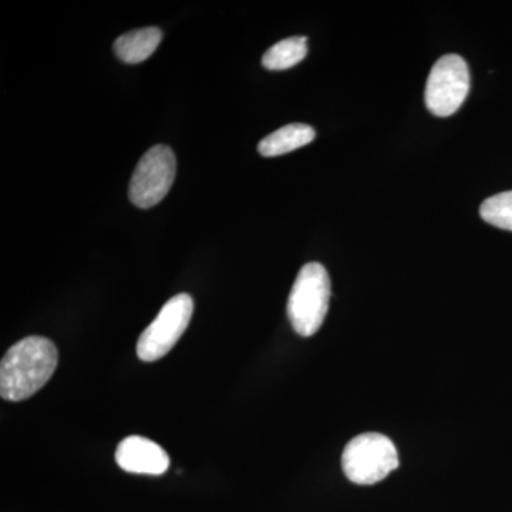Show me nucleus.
I'll list each match as a JSON object with an SVG mask.
<instances>
[{"label":"nucleus","mask_w":512,"mask_h":512,"mask_svg":"<svg viewBox=\"0 0 512 512\" xmlns=\"http://www.w3.org/2000/svg\"><path fill=\"white\" fill-rule=\"evenodd\" d=\"M163 40V32L158 28H144L124 33L114 42V53L121 62L143 63L153 56Z\"/></svg>","instance_id":"9"},{"label":"nucleus","mask_w":512,"mask_h":512,"mask_svg":"<svg viewBox=\"0 0 512 512\" xmlns=\"http://www.w3.org/2000/svg\"><path fill=\"white\" fill-rule=\"evenodd\" d=\"M177 160L170 147L158 144L141 157L130 181L128 197L141 210L160 204L173 187Z\"/></svg>","instance_id":"5"},{"label":"nucleus","mask_w":512,"mask_h":512,"mask_svg":"<svg viewBox=\"0 0 512 512\" xmlns=\"http://www.w3.org/2000/svg\"><path fill=\"white\" fill-rule=\"evenodd\" d=\"M308 55L306 37H289L266 50L262 66L268 70H286L301 63Z\"/></svg>","instance_id":"10"},{"label":"nucleus","mask_w":512,"mask_h":512,"mask_svg":"<svg viewBox=\"0 0 512 512\" xmlns=\"http://www.w3.org/2000/svg\"><path fill=\"white\" fill-rule=\"evenodd\" d=\"M470 92V70L458 55H446L434 63L426 84V106L437 117L456 113Z\"/></svg>","instance_id":"6"},{"label":"nucleus","mask_w":512,"mask_h":512,"mask_svg":"<svg viewBox=\"0 0 512 512\" xmlns=\"http://www.w3.org/2000/svg\"><path fill=\"white\" fill-rule=\"evenodd\" d=\"M116 461L121 470L146 476H161L170 467L167 451L141 436H130L121 441L117 446Z\"/></svg>","instance_id":"7"},{"label":"nucleus","mask_w":512,"mask_h":512,"mask_svg":"<svg viewBox=\"0 0 512 512\" xmlns=\"http://www.w3.org/2000/svg\"><path fill=\"white\" fill-rule=\"evenodd\" d=\"M194 301L188 293H180L165 303L157 318L137 342V356L143 362H156L177 345L190 325Z\"/></svg>","instance_id":"4"},{"label":"nucleus","mask_w":512,"mask_h":512,"mask_svg":"<svg viewBox=\"0 0 512 512\" xmlns=\"http://www.w3.org/2000/svg\"><path fill=\"white\" fill-rule=\"evenodd\" d=\"M330 278L325 266L311 262L302 266L288 301L293 329L303 338L315 335L329 309Z\"/></svg>","instance_id":"2"},{"label":"nucleus","mask_w":512,"mask_h":512,"mask_svg":"<svg viewBox=\"0 0 512 512\" xmlns=\"http://www.w3.org/2000/svg\"><path fill=\"white\" fill-rule=\"evenodd\" d=\"M399 467L396 447L389 437L365 433L350 440L342 454V468L352 483L373 485Z\"/></svg>","instance_id":"3"},{"label":"nucleus","mask_w":512,"mask_h":512,"mask_svg":"<svg viewBox=\"0 0 512 512\" xmlns=\"http://www.w3.org/2000/svg\"><path fill=\"white\" fill-rule=\"evenodd\" d=\"M315 128L308 124L295 123L278 128L274 133L265 137L258 144V151L262 157H279L292 153L311 144L315 140Z\"/></svg>","instance_id":"8"},{"label":"nucleus","mask_w":512,"mask_h":512,"mask_svg":"<svg viewBox=\"0 0 512 512\" xmlns=\"http://www.w3.org/2000/svg\"><path fill=\"white\" fill-rule=\"evenodd\" d=\"M59 353L52 340L29 336L3 356L0 394L9 402H22L39 392L55 373Z\"/></svg>","instance_id":"1"},{"label":"nucleus","mask_w":512,"mask_h":512,"mask_svg":"<svg viewBox=\"0 0 512 512\" xmlns=\"http://www.w3.org/2000/svg\"><path fill=\"white\" fill-rule=\"evenodd\" d=\"M480 215L488 224L512 231V191L487 198L481 204Z\"/></svg>","instance_id":"11"}]
</instances>
